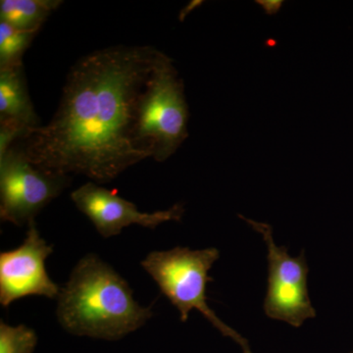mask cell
Segmentation results:
<instances>
[{
  "mask_svg": "<svg viewBox=\"0 0 353 353\" xmlns=\"http://www.w3.org/2000/svg\"><path fill=\"white\" fill-rule=\"evenodd\" d=\"M37 343L38 336L34 330L0 321V353H32Z\"/></svg>",
  "mask_w": 353,
  "mask_h": 353,
  "instance_id": "cell-12",
  "label": "cell"
},
{
  "mask_svg": "<svg viewBox=\"0 0 353 353\" xmlns=\"http://www.w3.org/2000/svg\"><path fill=\"white\" fill-rule=\"evenodd\" d=\"M32 130L17 121L0 119V157L6 155L17 141L24 139Z\"/></svg>",
  "mask_w": 353,
  "mask_h": 353,
  "instance_id": "cell-13",
  "label": "cell"
},
{
  "mask_svg": "<svg viewBox=\"0 0 353 353\" xmlns=\"http://www.w3.org/2000/svg\"><path fill=\"white\" fill-rule=\"evenodd\" d=\"M38 32H23L0 21V69L21 66L25 51Z\"/></svg>",
  "mask_w": 353,
  "mask_h": 353,
  "instance_id": "cell-11",
  "label": "cell"
},
{
  "mask_svg": "<svg viewBox=\"0 0 353 353\" xmlns=\"http://www.w3.org/2000/svg\"><path fill=\"white\" fill-rule=\"evenodd\" d=\"M254 231L263 236L268 250V290L264 299V312L271 319L284 321L299 328L308 319L316 317L309 299V268L304 252L290 256L285 246H279L273 229L267 223L240 216Z\"/></svg>",
  "mask_w": 353,
  "mask_h": 353,
  "instance_id": "cell-6",
  "label": "cell"
},
{
  "mask_svg": "<svg viewBox=\"0 0 353 353\" xmlns=\"http://www.w3.org/2000/svg\"><path fill=\"white\" fill-rule=\"evenodd\" d=\"M158 51L118 46L81 58L67 75L57 112L20 143L30 162L105 183L148 159L134 145L132 124Z\"/></svg>",
  "mask_w": 353,
  "mask_h": 353,
  "instance_id": "cell-1",
  "label": "cell"
},
{
  "mask_svg": "<svg viewBox=\"0 0 353 353\" xmlns=\"http://www.w3.org/2000/svg\"><path fill=\"white\" fill-rule=\"evenodd\" d=\"M57 299L58 322L76 336L120 340L153 316L134 299L127 281L92 253L77 263Z\"/></svg>",
  "mask_w": 353,
  "mask_h": 353,
  "instance_id": "cell-2",
  "label": "cell"
},
{
  "mask_svg": "<svg viewBox=\"0 0 353 353\" xmlns=\"http://www.w3.org/2000/svg\"><path fill=\"white\" fill-rule=\"evenodd\" d=\"M71 199L76 208L87 216L99 234L105 239L117 236L123 229L132 225L153 230L168 221H181L185 212L181 203H176L167 210L141 212L132 202L94 182L74 190Z\"/></svg>",
  "mask_w": 353,
  "mask_h": 353,
  "instance_id": "cell-8",
  "label": "cell"
},
{
  "mask_svg": "<svg viewBox=\"0 0 353 353\" xmlns=\"http://www.w3.org/2000/svg\"><path fill=\"white\" fill-rule=\"evenodd\" d=\"M219 257V250L215 248L194 250L178 246L150 252L141 265L155 281L160 292L178 309L181 321H187L190 311L196 309L223 336L236 341L243 353H252L248 341L221 321L209 307L206 289L212 281L209 271Z\"/></svg>",
  "mask_w": 353,
  "mask_h": 353,
  "instance_id": "cell-4",
  "label": "cell"
},
{
  "mask_svg": "<svg viewBox=\"0 0 353 353\" xmlns=\"http://www.w3.org/2000/svg\"><path fill=\"white\" fill-rule=\"evenodd\" d=\"M189 117L183 80L173 60L158 51L134 109V146L148 158L166 161L189 137Z\"/></svg>",
  "mask_w": 353,
  "mask_h": 353,
  "instance_id": "cell-3",
  "label": "cell"
},
{
  "mask_svg": "<svg viewBox=\"0 0 353 353\" xmlns=\"http://www.w3.org/2000/svg\"><path fill=\"white\" fill-rule=\"evenodd\" d=\"M61 3L58 0H1L0 21L19 31L39 32Z\"/></svg>",
  "mask_w": 353,
  "mask_h": 353,
  "instance_id": "cell-10",
  "label": "cell"
},
{
  "mask_svg": "<svg viewBox=\"0 0 353 353\" xmlns=\"http://www.w3.org/2000/svg\"><path fill=\"white\" fill-rule=\"evenodd\" d=\"M350 353H353V350H352V352H350Z\"/></svg>",
  "mask_w": 353,
  "mask_h": 353,
  "instance_id": "cell-15",
  "label": "cell"
},
{
  "mask_svg": "<svg viewBox=\"0 0 353 353\" xmlns=\"http://www.w3.org/2000/svg\"><path fill=\"white\" fill-rule=\"evenodd\" d=\"M71 183V176L38 168L21 145L0 157V218L18 227L29 225Z\"/></svg>",
  "mask_w": 353,
  "mask_h": 353,
  "instance_id": "cell-5",
  "label": "cell"
},
{
  "mask_svg": "<svg viewBox=\"0 0 353 353\" xmlns=\"http://www.w3.org/2000/svg\"><path fill=\"white\" fill-rule=\"evenodd\" d=\"M0 119L17 121L32 131L43 126L30 99L23 65L0 69Z\"/></svg>",
  "mask_w": 353,
  "mask_h": 353,
  "instance_id": "cell-9",
  "label": "cell"
},
{
  "mask_svg": "<svg viewBox=\"0 0 353 353\" xmlns=\"http://www.w3.org/2000/svg\"><path fill=\"white\" fill-rule=\"evenodd\" d=\"M257 3H260L267 13L275 14L282 6L283 1H257Z\"/></svg>",
  "mask_w": 353,
  "mask_h": 353,
  "instance_id": "cell-14",
  "label": "cell"
},
{
  "mask_svg": "<svg viewBox=\"0 0 353 353\" xmlns=\"http://www.w3.org/2000/svg\"><path fill=\"white\" fill-rule=\"evenodd\" d=\"M28 227L19 248L0 253V303L3 307L23 297L57 299L61 290L46 269V260L52 254L53 246L41 238L36 221H31Z\"/></svg>",
  "mask_w": 353,
  "mask_h": 353,
  "instance_id": "cell-7",
  "label": "cell"
}]
</instances>
